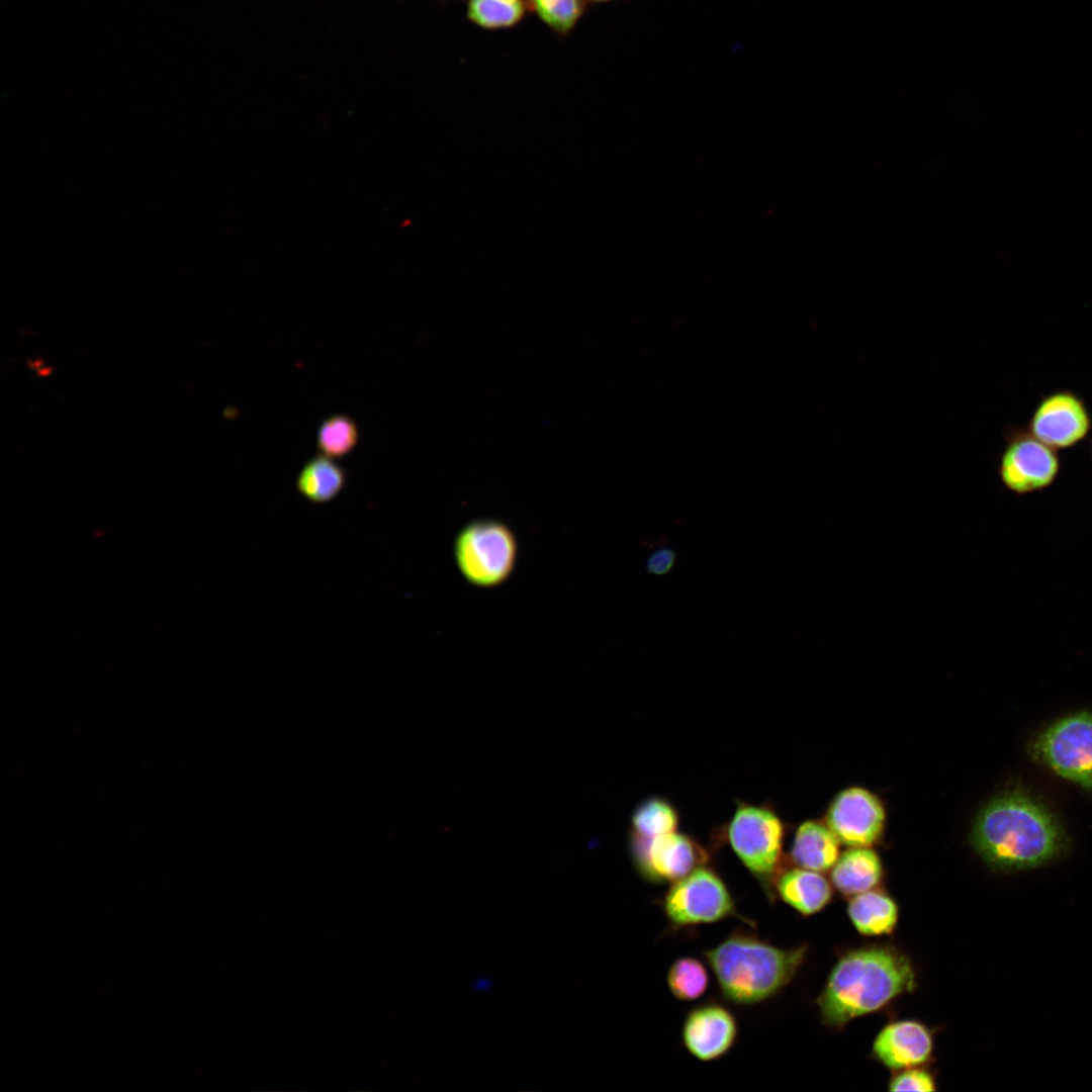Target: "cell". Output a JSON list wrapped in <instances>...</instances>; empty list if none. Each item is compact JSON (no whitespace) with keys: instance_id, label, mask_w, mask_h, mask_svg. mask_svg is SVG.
I'll return each instance as SVG.
<instances>
[{"instance_id":"1","label":"cell","mask_w":1092,"mask_h":1092,"mask_svg":"<svg viewBox=\"0 0 1092 1092\" xmlns=\"http://www.w3.org/2000/svg\"><path fill=\"white\" fill-rule=\"evenodd\" d=\"M915 986L914 968L904 954L887 946L862 947L836 963L817 1004L823 1022L838 1027L883 1008Z\"/></svg>"},{"instance_id":"2","label":"cell","mask_w":1092,"mask_h":1092,"mask_svg":"<svg viewBox=\"0 0 1092 1092\" xmlns=\"http://www.w3.org/2000/svg\"><path fill=\"white\" fill-rule=\"evenodd\" d=\"M972 843L981 857L998 870L1040 866L1061 849L1062 834L1051 814L1021 794H1005L977 817Z\"/></svg>"},{"instance_id":"3","label":"cell","mask_w":1092,"mask_h":1092,"mask_svg":"<svg viewBox=\"0 0 1092 1092\" xmlns=\"http://www.w3.org/2000/svg\"><path fill=\"white\" fill-rule=\"evenodd\" d=\"M807 954L806 945L782 948L745 931L732 932L704 952L722 996L740 1006L778 995L795 978Z\"/></svg>"},{"instance_id":"4","label":"cell","mask_w":1092,"mask_h":1092,"mask_svg":"<svg viewBox=\"0 0 1092 1092\" xmlns=\"http://www.w3.org/2000/svg\"><path fill=\"white\" fill-rule=\"evenodd\" d=\"M785 828L771 809L741 804L727 828L728 842L743 866L759 882L766 897H776L775 885L783 869Z\"/></svg>"},{"instance_id":"5","label":"cell","mask_w":1092,"mask_h":1092,"mask_svg":"<svg viewBox=\"0 0 1092 1092\" xmlns=\"http://www.w3.org/2000/svg\"><path fill=\"white\" fill-rule=\"evenodd\" d=\"M518 556L512 529L497 520H475L464 526L454 542V557L463 577L478 587H494L512 574Z\"/></svg>"},{"instance_id":"6","label":"cell","mask_w":1092,"mask_h":1092,"mask_svg":"<svg viewBox=\"0 0 1092 1092\" xmlns=\"http://www.w3.org/2000/svg\"><path fill=\"white\" fill-rule=\"evenodd\" d=\"M662 910L674 929L712 924L738 918L749 926L755 923L743 917L723 879L703 866L670 884L662 900Z\"/></svg>"},{"instance_id":"7","label":"cell","mask_w":1092,"mask_h":1092,"mask_svg":"<svg viewBox=\"0 0 1092 1092\" xmlns=\"http://www.w3.org/2000/svg\"><path fill=\"white\" fill-rule=\"evenodd\" d=\"M999 458L998 474L1011 492L1023 495L1050 487L1061 471L1057 450L1034 437L1027 428L1009 427Z\"/></svg>"},{"instance_id":"8","label":"cell","mask_w":1092,"mask_h":1092,"mask_svg":"<svg viewBox=\"0 0 1092 1092\" xmlns=\"http://www.w3.org/2000/svg\"><path fill=\"white\" fill-rule=\"evenodd\" d=\"M1034 752L1058 775L1092 788V714L1064 718L1039 735Z\"/></svg>"},{"instance_id":"9","label":"cell","mask_w":1092,"mask_h":1092,"mask_svg":"<svg viewBox=\"0 0 1092 1092\" xmlns=\"http://www.w3.org/2000/svg\"><path fill=\"white\" fill-rule=\"evenodd\" d=\"M631 855L638 873L653 884H672L710 859L698 841L675 831L654 837L632 833Z\"/></svg>"},{"instance_id":"10","label":"cell","mask_w":1092,"mask_h":1092,"mask_svg":"<svg viewBox=\"0 0 1092 1092\" xmlns=\"http://www.w3.org/2000/svg\"><path fill=\"white\" fill-rule=\"evenodd\" d=\"M1092 419L1085 400L1069 389L1043 395L1035 405L1027 430L1056 450L1072 448L1090 433Z\"/></svg>"},{"instance_id":"11","label":"cell","mask_w":1092,"mask_h":1092,"mask_svg":"<svg viewBox=\"0 0 1092 1092\" xmlns=\"http://www.w3.org/2000/svg\"><path fill=\"white\" fill-rule=\"evenodd\" d=\"M886 811L869 790L850 787L838 793L826 813V824L839 841L850 847H870L884 832Z\"/></svg>"},{"instance_id":"12","label":"cell","mask_w":1092,"mask_h":1092,"mask_svg":"<svg viewBox=\"0 0 1092 1092\" xmlns=\"http://www.w3.org/2000/svg\"><path fill=\"white\" fill-rule=\"evenodd\" d=\"M737 1036L736 1017L726 1006L714 1001L692 1008L681 1025L684 1046L702 1062L723 1058L734 1046Z\"/></svg>"},{"instance_id":"13","label":"cell","mask_w":1092,"mask_h":1092,"mask_svg":"<svg viewBox=\"0 0 1092 1092\" xmlns=\"http://www.w3.org/2000/svg\"><path fill=\"white\" fill-rule=\"evenodd\" d=\"M932 1048L929 1029L915 1020L889 1023L877 1035L873 1045L877 1059L893 1070L924 1064L930 1058Z\"/></svg>"},{"instance_id":"14","label":"cell","mask_w":1092,"mask_h":1092,"mask_svg":"<svg viewBox=\"0 0 1092 1092\" xmlns=\"http://www.w3.org/2000/svg\"><path fill=\"white\" fill-rule=\"evenodd\" d=\"M775 893L783 902L804 916L821 911L831 900L829 882L819 872L793 868L777 879Z\"/></svg>"},{"instance_id":"15","label":"cell","mask_w":1092,"mask_h":1092,"mask_svg":"<svg viewBox=\"0 0 1092 1092\" xmlns=\"http://www.w3.org/2000/svg\"><path fill=\"white\" fill-rule=\"evenodd\" d=\"M839 844V839L827 824L805 821L796 830L791 859L800 868L822 873L832 869L837 861Z\"/></svg>"},{"instance_id":"16","label":"cell","mask_w":1092,"mask_h":1092,"mask_svg":"<svg viewBox=\"0 0 1092 1092\" xmlns=\"http://www.w3.org/2000/svg\"><path fill=\"white\" fill-rule=\"evenodd\" d=\"M883 864L870 847H851L842 852L831 870L834 887L844 895L873 890L881 881Z\"/></svg>"},{"instance_id":"17","label":"cell","mask_w":1092,"mask_h":1092,"mask_svg":"<svg viewBox=\"0 0 1092 1092\" xmlns=\"http://www.w3.org/2000/svg\"><path fill=\"white\" fill-rule=\"evenodd\" d=\"M347 472L344 467L324 454L308 459L301 467L296 488L308 502L326 504L336 498L344 489Z\"/></svg>"},{"instance_id":"18","label":"cell","mask_w":1092,"mask_h":1092,"mask_svg":"<svg viewBox=\"0 0 1092 1092\" xmlns=\"http://www.w3.org/2000/svg\"><path fill=\"white\" fill-rule=\"evenodd\" d=\"M848 916L858 932L864 935L891 933L898 921V906L888 895L867 891L849 901Z\"/></svg>"},{"instance_id":"19","label":"cell","mask_w":1092,"mask_h":1092,"mask_svg":"<svg viewBox=\"0 0 1092 1092\" xmlns=\"http://www.w3.org/2000/svg\"><path fill=\"white\" fill-rule=\"evenodd\" d=\"M710 976L707 968L697 958L680 957L673 961L666 974V984L671 995L679 1001H695L708 990Z\"/></svg>"},{"instance_id":"20","label":"cell","mask_w":1092,"mask_h":1092,"mask_svg":"<svg viewBox=\"0 0 1092 1092\" xmlns=\"http://www.w3.org/2000/svg\"><path fill=\"white\" fill-rule=\"evenodd\" d=\"M359 429L356 422L344 414L326 418L316 433V445L321 454L331 458H342L357 446Z\"/></svg>"},{"instance_id":"21","label":"cell","mask_w":1092,"mask_h":1092,"mask_svg":"<svg viewBox=\"0 0 1092 1092\" xmlns=\"http://www.w3.org/2000/svg\"><path fill=\"white\" fill-rule=\"evenodd\" d=\"M632 833L641 837H654L673 832L678 826V813L666 800L649 798L632 814Z\"/></svg>"},{"instance_id":"22","label":"cell","mask_w":1092,"mask_h":1092,"mask_svg":"<svg viewBox=\"0 0 1092 1092\" xmlns=\"http://www.w3.org/2000/svg\"><path fill=\"white\" fill-rule=\"evenodd\" d=\"M524 0H469V19L485 28H503L518 23L524 16Z\"/></svg>"},{"instance_id":"23","label":"cell","mask_w":1092,"mask_h":1092,"mask_svg":"<svg viewBox=\"0 0 1092 1092\" xmlns=\"http://www.w3.org/2000/svg\"><path fill=\"white\" fill-rule=\"evenodd\" d=\"M539 17L556 32L570 31L581 17L583 0H531Z\"/></svg>"},{"instance_id":"24","label":"cell","mask_w":1092,"mask_h":1092,"mask_svg":"<svg viewBox=\"0 0 1092 1092\" xmlns=\"http://www.w3.org/2000/svg\"><path fill=\"white\" fill-rule=\"evenodd\" d=\"M891 1091H935L936 1086L932 1076L925 1070L917 1068L904 1069L897 1074L889 1085Z\"/></svg>"},{"instance_id":"25","label":"cell","mask_w":1092,"mask_h":1092,"mask_svg":"<svg viewBox=\"0 0 1092 1092\" xmlns=\"http://www.w3.org/2000/svg\"><path fill=\"white\" fill-rule=\"evenodd\" d=\"M677 561V553L674 548L662 545L653 550L645 562V570L648 574L661 576L671 571Z\"/></svg>"},{"instance_id":"26","label":"cell","mask_w":1092,"mask_h":1092,"mask_svg":"<svg viewBox=\"0 0 1092 1092\" xmlns=\"http://www.w3.org/2000/svg\"><path fill=\"white\" fill-rule=\"evenodd\" d=\"M589 1L601 3V2H609V1H612V0H589Z\"/></svg>"},{"instance_id":"27","label":"cell","mask_w":1092,"mask_h":1092,"mask_svg":"<svg viewBox=\"0 0 1092 1092\" xmlns=\"http://www.w3.org/2000/svg\"><path fill=\"white\" fill-rule=\"evenodd\" d=\"M1090 453H1091V460H1092V440H1091V446H1090Z\"/></svg>"}]
</instances>
